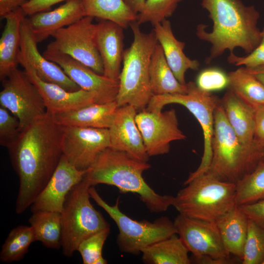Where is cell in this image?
Returning a JSON list of instances; mask_svg holds the SVG:
<instances>
[{
  "label": "cell",
  "instance_id": "cell-1",
  "mask_svg": "<svg viewBox=\"0 0 264 264\" xmlns=\"http://www.w3.org/2000/svg\"><path fill=\"white\" fill-rule=\"evenodd\" d=\"M62 130L47 111L22 131L7 148L20 181L16 213L22 214L31 206L58 166L63 155Z\"/></svg>",
  "mask_w": 264,
  "mask_h": 264
},
{
  "label": "cell",
  "instance_id": "cell-23",
  "mask_svg": "<svg viewBox=\"0 0 264 264\" xmlns=\"http://www.w3.org/2000/svg\"><path fill=\"white\" fill-rule=\"evenodd\" d=\"M158 43L161 46L166 61L177 80L186 85L185 74L188 69L198 70L199 63L187 57L183 52L185 43L174 36L171 22L167 19L154 26Z\"/></svg>",
  "mask_w": 264,
  "mask_h": 264
},
{
  "label": "cell",
  "instance_id": "cell-40",
  "mask_svg": "<svg viewBox=\"0 0 264 264\" xmlns=\"http://www.w3.org/2000/svg\"><path fill=\"white\" fill-rule=\"evenodd\" d=\"M264 148V106L254 112V132L253 153L257 163H259V155Z\"/></svg>",
  "mask_w": 264,
  "mask_h": 264
},
{
  "label": "cell",
  "instance_id": "cell-28",
  "mask_svg": "<svg viewBox=\"0 0 264 264\" xmlns=\"http://www.w3.org/2000/svg\"><path fill=\"white\" fill-rule=\"evenodd\" d=\"M189 251L182 240L174 234L144 248L142 260L146 264H189Z\"/></svg>",
  "mask_w": 264,
  "mask_h": 264
},
{
  "label": "cell",
  "instance_id": "cell-6",
  "mask_svg": "<svg viewBox=\"0 0 264 264\" xmlns=\"http://www.w3.org/2000/svg\"><path fill=\"white\" fill-rule=\"evenodd\" d=\"M89 184L84 178L67 195L61 214V247L71 257L84 240L107 228L109 223L90 201Z\"/></svg>",
  "mask_w": 264,
  "mask_h": 264
},
{
  "label": "cell",
  "instance_id": "cell-45",
  "mask_svg": "<svg viewBox=\"0 0 264 264\" xmlns=\"http://www.w3.org/2000/svg\"><path fill=\"white\" fill-rule=\"evenodd\" d=\"M127 7L137 15L142 10L146 0H123Z\"/></svg>",
  "mask_w": 264,
  "mask_h": 264
},
{
  "label": "cell",
  "instance_id": "cell-26",
  "mask_svg": "<svg viewBox=\"0 0 264 264\" xmlns=\"http://www.w3.org/2000/svg\"><path fill=\"white\" fill-rule=\"evenodd\" d=\"M215 222L228 253L242 261L248 230L246 215L236 206Z\"/></svg>",
  "mask_w": 264,
  "mask_h": 264
},
{
  "label": "cell",
  "instance_id": "cell-13",
  "mask_svg": "<svg viewBox=\"0 0 264 264\" xmlns=\"http://www.w3.org/2000/svg\"><path fill=\"white\" fill-rule=\"evenodd\" d=\"M135 121L149 157L168 153L171 142L186 138L173 109L160 112L144 109L136 114Z\"/></svg>",
  "mask_w": 264,
  "mask_h": 264
},
{
  "label": "cell",
  "instance_id": "cell-31",
  "mask_svg": "<svg viewBox=\"0 0 264 264\" xmlns=\"http://www.w3.org/2000/svg\"><path fill=\"white\" fill-rule=\"evenodd\" d=\"M29 222L33 228L36 241L46 247L59 249L61 247L62 225L60 213L38 211L32 213Z\"/></svg>",
  "mask_w": 264,
  "mask_h": 264
},
{
  "label": "cell",
  "instance_id": "cell-46",
  "mask_svg": "<svg viewBox=\"0 0 264 264\" xmlns=\"http://www.w3.org/2000/svg\"><path fill=\"white\" fill-rule=\"evenodd\" d=\"M245 68L250 73L255 76L264 85V68L256 69Z\"/></svg>",
  "mask_w": 264,
  "mask_h": 264
},
{
  "label": "cell",
  "instance_id": "cell-14",
  "mask_svg": "<svg viewBox=\"0 0 264 264\" xmlns=\"http://www.w3.org/2000/svg\"><path fill=\"white\" fill-rule=\"evenodd\" d=\"M174 225L176 234L193 259L207 256L219 259H230L215 222L186 217L179 214Z\"/></svg>",
  "mask_w": 264,
  "mask_h": 264
},
{
  "label": "cell",
  "instance_id": "cell-29",
  "mask_svg": "<svg viewBox=\"0 0 264 264\" xmlns=\"http://www.w3.org/2000/svg\"><path fill=\"white\" fill-rule=\"evenodd\" d=\"M228 89L254 110L264 106V85L244 66L228 74Z\"/></svg>",
  "mask_w": 264,
  "mask_h": 264
},
{
  "label": "cell",
  "instance_id": "cell-36",
  "mask_svg": "<svg viewBox=\"0 0 264 264\" xmlns=\"http://www.w3.org/2000/svg\"><path fill=\"white\" fill-rule=\"evenodd\" d=\"M110 232V228L102 230L84 240L77 251L81 255L84 264H106L102 256V249Z\"/></svg>",
  "mask_w": 264,
  "mask_h": 264
},
{
  "label": "cell",
  "instance_id": "cell-12",
  "mask_svg": "<svg viewBox=\"0 0 264 264\" xmlns=\"http://www.w3.org/2000/svg\"><path fill=\"white\" fill-rule=\"evenodd\" d=\"M63 154L76 169L87 171L98 154L110 147L109 129L63 126Z\"/></svg>",
  "mask_w": 264,
  "mask_h": 264
},
{
  "label": "cell",
  "instance_id": "cell-44",
  "mask_svg": "<svg viewBox=\"0 0 264 264\" xmlns=\"http://www.w3.org/2000/svg\"><path fill=\"white\" fill-rule=\"evenodd\" d=\"M193 260L196 263L203 264H228L235 262V261L231 258L228 259H219L207 256H203L199 258H194Z\"/></svg>",
  "mask_w": 264,
  "mask_h": 264
},
{
  "label": "cell",
  "instance_id": "cell-11",
  "mask_svg": "<svg viewBox=\"0 0 264 264\" xmlns=\"http://www.w3.org/2000/svg\"><path fill=\"white\" fill-rule=\"evenodd\" d=\"M1 82L0 106L18 118L22 131L46 114L44 101L24 71L17 68Z\"/></svg>",
  "mask_w": 264,
  "mask_h": 264
},
{
  "label": "cell",
  "instance_id": "cell-15",
  "mask_svg": "<svg viewBox=\"0 0 264 264\" xmlns=\"http://www.w3.org/2000/svg\"><path fill=\"white\" fill-rule=\"evenodd\" d=\"M43 55L53 62L81 89L93 93L96 103L115 101L119 88V79L108 78L66 54L45 50Z\"/></svg>",
  "mask_w": 264,
  "mask_h": 264
},
{
  "label": "cell",
  "instance_id": "cell-33",
  "mask_svg": "<svg viewBox=\"0 0 264 264\" xmlns=\"http://www.w3.org/2000/svg\"><path fill=\"white\" fill-rule=\"evenodd\" d=\"M264 199V162H260L236 183L237 206Z\"/></svg>",
  "mask_w": 264,
  "mask_h": 264
},
{
  "label": "cell",
  "instance_id": "cell-5",
  "mask_svg": "<svg viewBox=\"0 0 264 264\" xmlns=\"http://www.w3.org/2000/svg\"><path fill=\"white\" fill-rule=\"evenodd\" d=\"M174 197L172 206L186 217L216 222L237 205L236 183L204 173L191 180Z\"/></svg>",
  "mask_w": 264,
  "mask_h": 264
},
{
  "label": "cell",
  "instance_id": "cell-21",
  "mask_svg": "<svg viewBox=\"0 0 264 264\" xmlns=\"http://www.w3.org/2000/svg\"><path fill=\"white\" fill-rule=\"evenodd\" d=\"M27 18L35 39L39 43L57 30L85 17L82 0H68L52 11L35 13Z\"/></svg>",
  "mask_w": 264,
  "mask_h": 264
},
{
  "label": "cell",
  "instance_id": "cell-37",
  "mask_svg": "<svg viewBox=\"0 0 264 264\" xmlns=\"http://www.w3.org/2000/svg\"><path fill=\"white\" fill-rule=\"evenodd\" d=\"M197 86L201 90L211 92L227 88V74L218 68H209L201 71L198 75Z\"/></svg>",
  "mask_w": 264,
  "mask_h": 264
},
{
  "label": "cell",
  "instance_id": "cell-17",
  "mask_svg": "<svg viewBox=\"0 0 264 264\" xmlns=\"http://www.w3.org/2000/svg\"><path fill=\"white\" fill-rule=\"evenodd\" d=\"M87 171L76 169L63 154L48 183L31 205L32 213L38 211L61 213L68 193L83 179Z\"/></svg>",
  "mask_w": 264,
  "mask_h": 264
},
{
  "label": "cell",
  "instance_id": "cell-34",
  "mask_svg": "<svg viewBox=\"0 0 264 264\" xmlns=\"http://www.w3.org/2000/svg\"><path fill=\"white\" fill-rule=\"evenodd\" d=\"M183 0H146L143 8L137 15L138 24L150 22L153 26L171 16L178 3Z\"/></svg>",
  "mask_w": 264,
  "mask_h": 264
},
{
  "label": "cell",
  "instance_id": "cell-2",
  "mask_svg": "<svg viewBox=\"0 0 264 264\" xmlns=\"http://www.w3.org/2000/svg\"><path fill=\"white\" fill-rule=\"evenodd\" d=\"M201 4L213 23L211 32L206 31L208 26L204 24L197 27L198 38L212 45L206 64L226 50L233 53L240 47L248 54L259 44L262 39L257 26L260 14L254 6H245L241 0H202Z\"/></svg>",
  "mask_w": 264,
  "mask_h": 264
},
{
  "label": "cell",
  "instance_id": "cell-10",
  "mask_svg": "<svg viewBox=\"0 0 264 264\" xmlns=\"http://www.w3.org/2000/svg\"><path fill=\"white\" fill-rule=\"evenodd\" d=\"M93 18L85 16L55 31L54 40L45 50L66 54L103 75L102 61L95 43L96 24Z\"/></svg>",
  "mask_w": 264,
  "mask_h": 264
},
{
  "label": "cell",
  "instance_id": "cell-20",
  "mask_svg": "<svg viewBox=\"0 0 264 264\" xmlns=\"http://www.w3.org/2000/svg\"><path fill=\"white\" fill-rule=\"evenodd\" d=\"M123 28L112 22L101 20L96 24L95 43L104 68L103 75L118 79L124 49Z\"/></svg>",
  "mask_w": 264,
  "mask_h": 264
},
{
  "label": "cell",
  "instance_id": "cell-9",
  "mask_svg": "<svg viewBox=\"0 0 264 264\" xmlns=\"http://www.w3.org/2000/svg\"><path fill=\"white\" fill-rule=\"evenodd\" d=\"M212 150L206 173L220 180L236 183L253 170L249 154L229 124L220 102L214 112Z\"/></svg>",
  "mask_w": 264,
  "mask_h": 264
},
{
  "label": "cell",
  "instance_id": "cell-24",
  "mask_svg": "<svg viewBox=\"0 0 264 264\" xmlns=\"http://www.w3.org/2000/svg\"><path fill=\"white\" fill-rule=\"evenodd\" d=\"M117 108L115 101L104 104L94 103L52 115L55 122L62 126L109 129Z\"/></svg>",
  "mask_w": 264,
  "mask_h": 264
},
{
  "label": "cell",
  "instance_id": "cell-30",
  "mask_svg": "<svg viewBox=\"0 0 264 264\" xmlns=\"http://www.w3.org/2000/svg\"><path fill=\"white\" fill-rule=\"evenodd\" d=\"M85 16L108 20L123 28L136 21L134 14L123 0H82Z\"/></svg>",
  "mask_w": 264,
  "mask_h": 264
},
{
  "label": "cell",
  "instance_id": "cell-16",
  "mask_svg": "<svg viewBox=\"0 0 264 264\" xmlns=\"http://www.w3.org/2000/svg\"><path fill=\"white\" fill-rule=\"evenodd\" d=\"M18 62L39 91L47 111L52 115L96 103L95 95L90 92L82 89L69 91L57 85L43 81L33 67L19 54Z\"/></svg>",
  "mask_w": 264,
  "mask_h": 264
},
{
  "label": "cell",
  "instance_id": "cell-22",
  "mask_svg": "<svg viewBox=\"0 0 264 264\" xmlns=\"http://www.w3.org/2000/svg\"><path fill=\"white\" fill-rule=\"evenodd\" d=\"M226 118L248 153L253 169L257 165L253 153L255 110L228 89L220 99Z\"/></svg>",
  "mask_w": 264,
  "mask_h": 264
},
{
  "label": "cell",
  "instance_id": "cell-41",
  "mask_svg": "<svg viewBox=\"0 0 264 264\" xmlns=\"http://www.w3.org/2000/svg\"><path fill=\"white\" fill-rule=\"evenodd\" d=\"M238 206L248 219L264 229V199Z\"/></svg>",
  "mask_w": 264,
  "mask_h": 264
},
{
  "label": "cell",
  "instance_id": "cell-7",
  "mask_svg": "<svg viewBox=\"0 0 264 264\" xmlns=\"http://www.w3.org/2000/svg\"><path fill=\"white\" fill-rule=\"evenodd\" d=\"M187 85V91L184 94L154 95L145 109L149 111L160 112L167 105L179 104L188 109L199 122L203 134V153L198 167L190 173L184 185L206 173L210 166L212 158L214 112L220 102L218 96L201 90L195 82H189Z\"/></svg>",
  "mask_w": 264,
  "mask_h": 264
},
{
  "label": "cell",
  "instance_id": "cell-27",
  "mask_svg": "<svg viewBox=\"0 0 264 264\" xmlns=\"http://www.w3.org/2000/svg\"><path fill=\"white\" fill-rule=\"evenodd\" d=\"M150 81L154 95L184 94L187 85L181 84L175 76L158 43L153 52L150 65Z\"/></svg>",
  "mask_w": 264,
  "mask_h": 264
},
{
  "label": "cell",
  "instance_id": "cell-48",
  "mask_svg": "<svg viewBox=\"0 0 264 264\" xmlns=\"http://www.w3.org/2000/svg\"><path fill=\"white\" fill-rule=\"evenodd\" d=\"M263 264H264V262Z\"/></svg>",
  "mask_w": 264,
  "mask_h": 264
},
{
  "label": "cell",
  "instance_id": "cell-3",
  "mask_svg": "<svg viewBox=\"0 0 264 264\" xmlns=\"http://www.w3.org/2000/svg\"><path fill=\"white\" fill-rule=\"evenodd\" d=\"M151 167L147 162L108 147L98 154L84 178L90 186L104 184L123 194H136L150 212H163L172 206L174 196L158 194L145 181L143 173Z\"/></svg>",
  "mask_w": 264,
  "mask_h": 264
},
{
  "label": "cell",
  "instance_id": "cell-38",
  "mask_svg": "<svg viewBox=\"0 0 264 264\" xmlns=\"http://www.w3.org/2000/svg\"><path fill=\"white\" fill-rule=\"evenodd\" d=\"M9 111L0 107V144L8 148L18 138L22 131L20 122Z\"/></svg>",
  "mask_w": 264,
  "mask_h": 264
},
{
  "label": "cell",
  "instance_id": "cell-35",
  "mask_svg": "<svg viewBox=\"0 0 264 264\" xmlns=\"http://www.w3.org/2000/svg\"><path fill=\"white\" fill-rule=\"evenodd\" d=\"M242 264H263L264 262V229L248 219Z\"/></svg>",
  "mask_w": 264,
  "mask_h": 264
},
{
  "label": "cell",
  "instance_id": "cell-19",
  "mask_svg": "<svg viewBox=\"0 0 264 264\" xmlns=\"http://www.w3.org/2000/svg\"><path fill=\"white\" fill-rule=\"evenodd\" d=\"M132 106L118 107L111 126L109 129L110 148L124 152L139 160L148 162V155Z\"/></svg>",
  "mask_w": 264,
  "mask_h": 264
},
{
  "label": "cell",
  "instance_id": "cell-47",
  "mask_svg": "<svg viewBox=\"0 0 264 264\" xmlns=\"http://www.w3.org/2000/svg\"><path fill=\"white\" fill-rule=\"evenodd\" d=\"M259 161L264 162V148L262 150V151L261 152L260 154Z\"/></svg>",
  "mask_w": 264,
  "mask_h": 264
},
{
  "label": "cell",
  "instance_id": "cell-18",
  "mask_svg": "<svg viewBox=\"0 0 264 264\" xmlns=\"http://www.w3.org/2000/svg\"><path fill=\"white\" fill-rule=\"evenodd\" d=\"M36 42L27 18L21 26V43L19 54L34 69L44 81L57 85L69 91L81 89L56 63L46 59L39 52Z\"/></svg>",
  "mask_w": 264,
  "mask_h": 264
},
{
  "label": "cell",
  "instance_id": "cell-39",
  "mask_svg": "<svg viewBox=\"0 0 264 264\" xmlns=\"http://www.w3.org/2000/svg\"><path fill=\"white\" fill-rule=\"evenodd\" d=\"M262 32V39L259 44L251 52L243 57L230 53L227 58L229 64L236 66H243L249 69L264 68V27Z\"/></svg>",
  "mask_w": 264,
  "mask_h": 264
},
{
  "label": "cell",
  "instance_id": "cell-42",
  "mask_svg": "<svg viewBox=\"0 0 264 264\" xmlns=\"http://www.w3.org/2000/svg\"><path fill=\"white\" fill-rule=\"evenodd\" d=\"M68 0H28L21 7L26 16L45 11L52 5L63 1Z\"/></svg>",
  "mask_w": 264,
  "mask_h": 264
},
{
  "label": "cell",
  "instance_id": "cell-32",
  "mask_svg": "<svg viewBox=\"0 0 264 264\" xmlns=\"http://www.w3.org/2000/svg\"><path fill=\"white\" fill-rule=\"evenodd\" d=\"M35 241L31 226L19 225L14 228L1 246L0 261L6 263L21 261L28 251L30 244Z\"/></svg>",
  "mask_w": 264,
  "mask_h": 264
},
{
  "label": "cell",
  "instance_id": "cell-25",
  "mask_svg": "<svg viewBox=\"0 0 264 264\" xmlns=\"http://www.w3.org/2000/svg\"><path fill=\"white\" fill-rule=\"evenodd\" d=\"M26 16L22 8L20 7L3 18L5 20V24L0 38V81L17 68L20 49L21 26Z\"/></svg>",
  "mask_w": 264,
  "mask_h": 264
},
{
  "label": "cell",
  "instance_id": "cell-43",
  "mask_svg": "<svg viewBox=\"0 0 264 264\" xmlns=\"http://www.w3.org/2000/svg\"><path fill=\"white\" fill-rule=\"evenodd\" d=\"M28 0H0V16L3 18L9 13L21 7Z\"/></svg>",
  "mask_w": 264,
  "mask_h": 264
},
{
  "label": "cell",
  "instance_id": "cell-4",
  "mask_svg": "<svg viewBox=\"0 0 264 264\" xmlns=\"http://www.w3.org/2000/svg\"><path fill=\"white\" fill-rule=\"evenodd\" d=\"M130 26L133 40L124 52L115 101L118 107L128 105L141 111L146 108L154 96L149 70L151 57L158 41L153 30L148 33L142 32L136 21Z\"/></svg>",
  "mask_w": 264,
  "mask_h": 264
},
{
  "label": "cell",
  "instance_id": "cell-8",
  "mask_svg": "<svg viewBox=\"0 0 264 264\" xmlns=\"http://www.w3.org/2000/svg\"><path fill=\"white\" fill-rule=\"evenodd\" d=\"M89 193L117 226L116 243L121 252L137 255L148 246L176 234L174 222L167 217H161L153 222L134 220L120 210L119 198L113 205H110L93 186L89 187Z\"/></svg>",
  "mask_w": 264,
  "mask_h": 264
}]
</instances>
